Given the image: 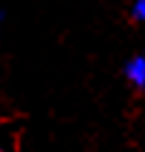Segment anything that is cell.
I'll use <instances>...</instances> for the list:
<instances>
[{"label": "cell", "mask_w": 145, "mask_h": 152, "mask_svg": "<svg viewBox=\"0 0 145 152\" xmlns=\"http://www.w3.org/2000/svg\"><path fill=\"white\" fill-rule=\"evenodd\" d=\"M130 15H133L135 22H145V0H133Z\"/></svg>", "instance_id": "7a4b0ae2"}, {"label": "cell", "mask_w": 145, "mask_h": 152, "mask_svg": "<svg viewBox=\"0 0 145 152\" xmlns=\"http://www.w3.org/2000/svg\"><path fill=\"white\" fill-rule=\"evenodd\" d=\"M0 20H3V12H0Z\"/></svg>", "instance_id": "3957f363"}, {"label": "cell", "mask_w": 145, "mask_h": 152, "mask_svg": "<svg viewBox=\"0 0 145 152\" xmlns=\"http://www.w3.org/2000/svg\"><path fill=\"white\" fill-rule=\"evenodd\" d=\"M123 74L130 86L138 91H145V54H133L123 66Z\"/></svg>", "instance_id": "6da1fadb"}, {"label": "cell", "mask_w": 145, "mask_h": 152, "mask_svg": "<svg viewBox=\"0 0 145 152\" xmlns=\"http://www.w3.org/2000/svg\"><path fill=\"white\" fill-rule=\"evenodd\" d=\"M0 152H3V150H0Z\"/></svg>", "instance_id": "277c9868"}]
</instances>
